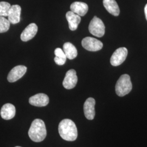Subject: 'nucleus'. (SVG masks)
I'll return each mask as SVG.
<instances>
[{"label": "nucleus", "instance_id": "nucleus-1", "mask_svg": "<svg viewBox=\"0 0 147 147\" xmlns=\"http://www.w3.org/2000/svg\"><path fill=\"white\" fill-rule=\"evenodd\" d=\"M59 135L67 141H74L78 137V129L73 121L65 119L61 121L58 126Z\"/></svg>", "mask_w": 147, "mask_h": 147}, {"label": "nucleus", "instance_id": "nucleus-2", "mask_svg": "<svg viewBox=\"0 0 147 147\" xmlns=\"http://www.w3.org/2000/svg\"><path fill=\"white\" fill-rule=\"evenodd\" d=\"M45 124L42 119H36L32 121L28 131V136L32 141L40 142L44 140L47 136Z\"/></svg>", "mask_w": 147, "mask_h": 147}, {"label": "nucleus", "instance_id": "nucleus-3", "mask_svg": "<svg viewBox=\"0 0 147 147\" xmlns=\"http://www.w3.org/2000/svg\"><path fill=\"white\" fill-rule=\"evenodd\" d=\"M116 94L119 96H124L129 94L132 88L130 77L127 74L122 75L116 84Z\"/></svg>", "mask_w": 147, "mask_h": 147}, {"label": "nucleus", "instance_id": "nucleus-4", "mask_svg": "<svg viewBox=\"0 0 147 147\" xmlns=\"http://www.w3.org/2000/svg\"><path fill=\"white\" fill-rule=\"evenodd\" d=\"M89 31L95 37H102L105 34V27L102 21L96 16L89 23Z\"/></svg>", "mask_w": 147, "mask_h": 147}, {"label": "nucleus", "instance_id": "nucleus-5", "mask_svg": "<svg viewBox=\"0 0 147 147\" xmlns=\"http://www.w3.org/2000/svg\"><path fill=\"white\" fill-rule=\"evenodd\" d=\"M82 45L89 51H98L103 47V44L100 40L92 37L84 38L82 40Z\"/></svg>", "mask_w": 147, "mask_h": 147}, {"label": "nucleus", "instance_id": "nucleus-6", "mask_svg": "<svg viewBox=\"0 0 147 147\" xmlns=\"http://www.w3.org/2000/svg\"><path fill=\"white\" fill-rule=\"evenodd\" d=\"M127 50L126 47H119L112 54L110 59L112 65L117 67L123 63L127 56Z\"/></svg>", "mask_w": 147, "mask_h": 147}, {"label": "nucleus", "instance_id": "nucleus-7", "mask_svg": "<svg viewBox=\"0 0 147 147\" xmlns=\"http://www.w3.org/2000/svg\"><path fill=\"white\" fill-rule=\"evenodd\" d=\"M78 80L76 71L74 69H70L65 74L63 81V87L67 89H73L77 84Z\"/></svg>", "mask_w": 147, "mask_h": 147}, {"label": "nucleus", "instance_id": "nucleus-8", "mask_svg": "<svg viewBox=\"0 0 147 147\" xmlns=\"http://www.w3.org/2000/svg\"><path fill=\"white\" fill-rule=\"evenodd\" d=\"M27 67L24 65H17L12 69L8 74L7 80L9 82H15L25 74Z\"/></svg>", "mask_w": 147, "mask_h": 147}, {"label": "nucleus", "instance_id": "nucleus-9", "mask_svg": "<svg viewBox=\"0 0 147 147\" xmlns=\"http://www.w3.org/2000/svg\"><path fill=\"white\" fill-rule=\"evenodd\" d=\"M95 100L94 98H89L86 100L84 105V116L88 120H93L95 115Z\"/></svg>", "mask_w": 147, "mask_h": 147}, {"label": "nucleus", "instance_id": "nucleus-10", "mask_svg": "<svg viewBox=\"0 0 147 147\" xmlns=\"http://www.w3.org/2000/svg\"><path fill=\"white\" fill-rule=\"evenodd\" d=\"M49 98L47 95L39 93L31 96L29 99V103L31 105L37 107H44L48 105Z\"/></svg>", "mask_w": 147, "mask_h": 147}, {"label": "nucleus", "instance_id": "nucleus-11", "mask_svg": "<svg viewBox=\"0 0 147 147\" xmlns=\"http://www.w3.org/2000/svg\"><path fill=\"white\" fill-rule=\"evenodd\" d=\"M38 32V26L34 23L28 25L21 33L20 38L23 42H27L33 38Z\"/></svg>", "mask_w": 147, "mask_h": 147}, {"label": "nucleus", "instance_id": "nucleus-12", "mask_svg": "<svg viewBox=\"0 0 147 147\" xmlns=\"http://www.w3.org/2000/svg\"><path fill=\"white\" fill-rule=\"evenodd\" d=\"M21 8L20 5H15L11 6L8 13V20L11 24H16L20 21Z\"/></svg>", "mask_w": 147, "mask_h": 147}, {"label": "nucleus", "instance_id": "nucleus-13", "mask_svg": "<svg viewBox=\"0 0 147 147\" xmlns=\"http://www.w3.org/2000/svg\"><path fill=\"white\" fill-rule=\"evenodd\" d=\"M15 106L11 104L7 103L3 105L1 110V116L5 120H10L16 115Z\"/></svg>", "mask_w": 147, "mask_h": 147}, {"label": "nucleus", "instance_id": "nucleus-14", "mask_svg": "<svg viewBox=\"0 0 147 147\" xmlns=\"http://www.w3.org/2000/svg\"><path fill=\"white\" fill-rule=\"evenodd\" d=\"M70 8L71 11L80 16H85L88 11L87 4L82 2H74Z\"/></svg>", "mask_w": 147, "mask_h": 147}, {"label": "nucleus", "instance_id": "nucleus-15", "mask_svg": "<svg viewBox=\"0 0 147 147\" xmlns=\"http://www.w3.org/2000/svg\"><path fill=\"white\" fill-rule=\"evenodd\" d=\"M65 16L68 22L69 29L71 31H75L81 21L80 16L74 13L72 11H68Z\"/></svg>", "mask_w": 147, "mask_h": 147}, {"label": "nucleus", "instance_id": "nucleus-16", "mask_svg": "<svg viewBox=\"0 0 147 147\" xmlns=\"http://www.w3.org/2000/svg\"><path fill=\"white\" fill-rule=\"evenodd\" d=\"M103 5L105 9L112 16H117L119 15V8L115 0H103Z\"/></svg>", "mask_w": 147, "mask_h": 147}, {"label": "nucleus", "instance_id": "nucleus-17", "mask_svg": "<svg viewBox=\"0 0 147 147\" xmlns=\"http://www.w3.org/2000/svg\"><path fill=\"white\" fill-rule=\"evenodd\" d=\"M63 51L67 58L69 59H73L78 56V51L76 48L73 44L67 42L63 45Z\"/></svg>", "mask_w": 147, "mask_h": 147}, {"label": "nucleus", "instance_id": "nucleus-18", "mask_svg": "<svg viewBox=\"0 0 147 147\" xmlns=\"http://www.w3.org/2000/svg\"><path fill=\"white\" fill-rule=\"evenodd\" d=\"M11 5L8 2H0V16H8Z\"/></svg>", "mask_w": 147, "mask_h": 147}, {"label": "nucleus", "instance_id": "nucleus-19", "mask_svg": "<svg viewBox=\"0 0 147 147\" xmlns=\"http://www.w3.org/2000/svg\"><path fill=\"white\" fill-rule=\"evenodd\" d=\"M10 22L4 16H0V33L8 31L10 27Z\"/></svg>", "mask_w": 147, "mask_h": 147}, {"label": "nucleus", "instance_id": "nucleus-20", "mask_svg": "<svg viewBox=\"0 0 147 147\" xmlns=\"http://www.w3.org/2000/svg\"><path fill=\"white\" fill-rule=\"evenodd\" d=\"M55 55L56 57L62 58H67L66 55L64 52L63 50H62L61 48H57L55 50Z\"/></svg>", "mask_w": 147, "mask_h": 147}, {"label": "nucleus", "instance_id": "nucleus-21", "mask_svg": "<svg viewBox=\"0 0 147 147\" xmlns=\"http://www.w3.org/2000/svg\"><path fill=\"white\" fill-rule=\"evenodd\" d=\"M67 58H60L55 56V57L54 58V61L55 62V63H56L58 65H64L65 62H66Z\"/></svg>", "mask_w": 147, "mask_h": 147}, {"label": "nucleus", "instance_id": "nucleus-22", "mask_svg": "<svg viewBox=\"0 0 147 147\" xmlns=\"http://www.w3.org/2000/svg\"><path fill=\"white\" fill-rule=\"evenodd\" d=\"M144 13H145V16H146V18L147 20V3L144 7Z\"/></svg>", "mask_w": 147, "mask_h": 147}, {"label": "nucleus", "instance_id": "nucleus-23", "mask_svg": "<svg viewBox=\"0 0 147 147\" xmlns=\"http://www.w3.org/2000/svg\"><path fill=\"white\" fill-rule=\"evenodd\" d=\"M19 147V146H17V147Z\"/></svg>", "mask_w": 147, "mask_h": 147}]
</instances>
